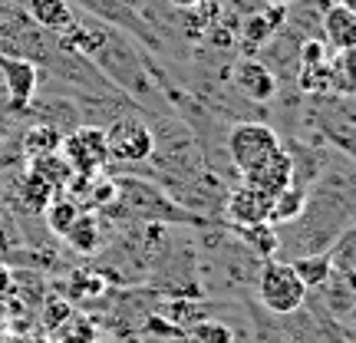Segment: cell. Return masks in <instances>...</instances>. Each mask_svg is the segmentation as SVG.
Masks as SVG:
<instances>
[{
	"mask_svg": "<svg viewBox=\"0 0 356 343\" xmlns=\"http://www.w3.org/2000/svg\"><path fill=\"white\" fill-rule=\"evenodd\" d=\"M261 13H264V20L270 24V30H274V33H277L280 26H284V20H287V7H280V3H267Z\"/></svg>",
	"mask_w": 356,
	"mask_h": 343,
	"instance_id": "28",
	"label": "cell"
},
{
	"mask_svg": "<svg viewBox=\"0 0 356 343\" xmlns=\"http://www.w3.org/2000/svg\"><path fill=\"white\" fill-rule=\"evenodd\" d=\"M53 343H96V333H92V327H86V324H79V327H73V330L60 333Z\"/></svg>",
	"mask_w": 356,
	"mask_h": 343,
	"instance_id": "27",
	"label": "cell"
},
{
	"mask_svg": "<svg viewBox=\"0 0 356 343\" xmlns=\"http://www.w3.org/2000/svg\"><path fill=\"white\" fill-rule=\"evenodd\" d=\"M267 3H280V7H291L293 0H267Z\"/></svg>",
	"mask_w": 356,
	"mask_h": 343,
	"instance_id": "31",
	"label": "cell"
},
{
	"mask_svg": "<svg viewBox=\"0 0 356 343\" xmlns=\"http://www.w3.org/2000/svg\"><path fill=\"white\" fill-rule=\"evenodd\" d=\"M63 145V132L56 126H30L24 136V152L26 159H43V155H56Z\"/></svg>",
	"mask_w": 356,
	"mask_h": 343,
	"instance_id": "16",
	"label": "cell"
},
{
	"mask_svg": "<svg viewBox=\"0 0 356 343\" xmlns=\"http://www.w3.org/2000/svg\"><path fill=\"white\" fill-rule=\"evenodd\" d=\"M270 37H274V30H270V24L264 20V13H261V10L251 13V17L241 24V40H244V47H248V50L264 47Z\"/></svg>",
	"mask_w": 356,
	"mask_h": 343,
	"instance_id": "22",
	"label": "cell"
},
{
	"mask_svg": "<svg viewBox=\"0 0 356 343\" xmlns=\"http://www.w3.org/2000/svg\"><path fill=\"white\" fill-rule=\"evenodd\" d=\"M30 168H33L40 178H47L56 191H63L66 182H70V175H73V168L66 166V159L60 152H56V155H43V159H30Z\"/></svg>",
	"mask_w": 356,
	"mask_h": 343,
	"instance_id": "19",
	"label": "cell"
},
{
	"mask_svg": "<svg viewBox=\"0 0 356 343\" xmlns=\"http://www.w3.org/2000/svg\"><path fill=\"white\" fill-rule=\"evenodd\" d=\"M330 47L323 43V40H307L304 47H300V66H323V63H330L333 56H330Z\"/></svg>",
	"mask_w": 356,
	"mask_h": 343,
	"instance_id": "25",
	"label": "cell"
},
{
	"mask_svg": "<svg viewBox=\"0 0 356 343\" xmlns=\"http://www.w3.org/2000/svg\"><path fill=\"white\" fill-rule=\"evenodd\" d=\"M106 291V280L96 271H76L73 274V294L76 297H99Z\"/></svg>",
	"mask_w": 356,
	"mask_h": 343,
	"instance_id": "24",
	"label": "cell"
},
{
	"mask_svg": "<svg viewBox=\"0 0 356 343\" xmlns=\"http://www.w3.org/2000/svg\"><path fill=\"white\" fill-rule=\"evenodd\" d=\"M270 195H264L261 189L248 185L241 178V185H234L228 191V202H225V215L234 228H244V225H261L270 218Z\"/></svg>",
	"mask_w": 356,
	"mask_h": 343,
	"instance_id": "6",
	"label": "cell"
},
{
	"mask_svg": "<svg viewBox=\"0 0 356 343\" xmlns=\"http://www.w3.org/2000/svg\"><path fill=\"white\" fill-rule=\"evenodd\" d=\"M63 241L76 251V255H96L102 244H106V234H102V221L99 215H92V212H79V218L73 221V228L63 234Z\"/></svg>",
	"mask_w": 356,
	"mask_h": 343,
	"instance_id": "12",
	"label": "cell"
},
{
	"mask_svg": "<svg viewBox=\"0 0 356 343\" xmlns=\"http://www.w3.org/2000/svg\"><path fill=\"white\" fill-rule=\"evenodd\" d=\"M165 3H172L175 10H195V7H202L204 0H165Z\"/></svg>",
	"mask_w": 356,
	"mask_h": 343,
	"instance_id": "29",
	"label": "cell"
},
{
	"mask_svg": "<svg viewBox=\"0 0 356 343\" xmlns=\"http://www.w3.org/2000/svg\"><path fill=\"white\" fill-rule=\"evenodd\" d=\"M304 208H307V191L293 182L291 189H284L277 198L270 202V218H267V221H270V225H291V221H297V218L304 215Z\"/></svg>",
	"mask_w": 356,
	"mask_h": 343,
	"instance_id": "14",
	"label": "cell"
},
{
	"mask_svg": "<svg viewBox=\"0 0 356 343\" xmlns=\"http://www.w3.org/2000/svg\"><path fill=\"white\" fill-rule=\"evenodd\" d=\"M291 267L297 271V278L304 280L307 291H314V287H323L333 274V257L330 255H304L291 261Z\"/></svg>",
	"mask_w": 356,
	"mask_h": 343,
	"instance_id": "18",
	"label": "cell"
},
{
	"mask_svg": "<svg viewBox=\"0 0 356 343\" xmlns=\"http://www.w3.org/2000/svg\"><path fill=\"white\" fill-rule=\"evenodd\" d=\"M26 13H30L33 24L50 30V33H66L76 24L70 0H26Z\"/></svg>",
	"mask_w": 356,
	"mask_h": 343,
	"instance_id": "11",
	"label": "cell"
},
{
	"mask_svg": "<svg viewBox=\"0 0 356 343\" xmlns=\"http://www.w3.org/2000/svg\"><path fill=\"white\" fill-rule=\"evenodd\" d=\"M24 343H50V340H43V337H33V340H24Z\"/></svg>",
	"mask_w": 356,
	"mask_h": 343,
	"instance_id": "32",
	"label": "cell"
},
{
	"mask_svg": "<svg viewBox=\"0 0 356 343\" xmlns=\"http://www.w3.org/2000/svg\"><path fill=\"white\" fill-rule=\"evenodd\" d=\"M234 86L251 102H270L277 96V77L270 73V66L251 60V56L234 66Z\"/></svg>",
	"mask_w": 356,
	"mask_h": 343,
	"instance_id": "9",
	"label": "cell"
},
{
	"mask_svg": "<svg viewBox=\"0 0 356 343\" xmlns=\"http://www.w3.org/2000/svg\"><path fill=\"white\" fill-rule=\"evenodd\" d=\"M323 40L333 53H343L356 47V13L333 3L330 10L323 13Z\"/></svg>",
	"mask_w": 356,
	"mask_h": 343,
	"instance_id": "10",
	"label": "cell"
},
{
	"mask_svg": "<svg viewBox=\"0 0 356 343\" xmlns=\"http://www.w3.org/2000/svg\"><path fill=\"white\" fill-rule=\"evenodd\" d=\"M330 86L343 89V93H356V47L337 53L330 63Z\"/></svg>",
	"mask_w": 356,
	"mask_h": 343,
	"instance_id": "21",
	"label": "cell"
},
{
	"mask_svg": "<svg viewBox=\"0 0 356 343\" xmlns=\"http://www.w3.org/2000/svg\"><path fill=\"white\" fill-rule=\"evenodd\" d=\"M106 145H109V159L113 162H145L155 152V136L152 129L145 126L136 115H122L113 126L106 129Z\"/></svg>",
	"mask_w": 356,
	"mask_h": 343,
	"instance_id": "4",
	"label": "cell"
},
{
	"mask_svg": "<svg viewBox=\"0 0 356 343\" xmlns=\"http://www.w3.org/2000/svg\"><path fill=\"white\" fill-rule=\"evenodd\" d=\"M66 320H70V304H63V301H50L47 310H43V327H47V330H56V327H63Z\"/></svg>",
	"mask_w": 356,
	"mask_h": 343,
	"instance_id": "26",
	"label": "cell"
},
{
	"mask_svg": "<svg viewBox=\"0 0 356 343\" xmlns=\"http://www.w3.org/2000/svg\"><path fill=\"white\" fill-rule=\"evenodd\" d=\"M79 212H83V205L73 202V198L63 195V191H56V195H53V202L43 208V218H47V228H50L53 234H60V238H63L66 231L73 228V221L79 218Z\"/></svg>",
	"mask_w": 356,
	"mask_h": 343,
	"instance_id": "15",
	"label": "cell"
},
{
	"mask_svg": "<svg viewBox=\"0 0 356 343\" xmlns=\"http://www.w3.org/2000/svg\"><path fill=\"white\" fill-rule=\"evenodd\" d=\"M0 79H3V93L10 99V109L24 113L26 106L33 102V96H37V83H40L33 60L13 56V53H0Z\"/></svg>",
	"mask_w": 356,
	"mask_h": 343,
	"instance_id": "5",
	"label": "cell"
},
{
	"mask_svg": "<svg viewBox=\"0 0 356 343\" xmlns=\"http://www.w3.org/2000/svg\"><path fill=\"white\" fill-rule=\"evenodd\" d=\"M238 234H241V241L248 244L261 261H270V257L277 255L280 238H277V231H274L270 221H261V225H244V228H238Z\"/></svg>",
	"mask_w": 356,
	"mask_h": 343,
	"instance_id": "17",
	"label": "cell"
},
{
	"mask_svg": "<svg viewBox=\"0 0 356 343\" xmlns=\"http://www.w3.org/2000/svg\"><path fill=\"white\" fill-rule=\"evenodd\" d=\"M115 198H119V182H115V178H99V175H96L92 189H89V198H86L89 208H92V212L113 208Z\"/></svg>",
	"mask_w": 356,
	"mask_h": 343,
	"instance_id": "23",
	"label": "cell"
},
{
	"mask_svg": "<svg viewBox=\"0 0 356 343\" xmlns=\"http://www.w3.org/2000/svg\"><path fill=\"white\" fill-rule=\"evenodd\" d=\"M185 337V343H234V333H231V327H225V324H218V320H195L188 330L181 333Z\"/></svg>",
	"mask_w": 356,
	"mask_h": 343,
	"instance_id": "20",
	"label": "cell"
},
{
	"mask_svg": "<svg viewBox=\"0 0 356 343\" xmlns=\"http://www.w3.org/2000/svg\"><path fill=\"white\" fill-rule=\"evenodd\" d=\"M340 7H346V10L356 13V0H340Z\"/></svg>",
	"mask_w": 356,
	"mask_h": 343,
	"instance_id": "30",
	"label": "cell"
},
{
	"mask_svg": "<svg viewBox=\"0 0 356 343\" xmlns=\"http://www.w3.org/2000/svg\"><path fill=\"white\" fill-rule=\"evenodd\" d=\"M60 155L66 166L79 175H99L109 166V145H106V129L99 126H79L63 136Z\"/></svg>",
	"mask_w": 356,
	"mask_h": 343,
	"instance_id": "3",
	"label": "cell"
},
{
	"mask_svg": "<svg viewBox=\"0 0 356 343\" xmlns=\"http://www.w3.org/2000/svg\"><path fill=\"white\" fill-rule=\"evenodd\" d=\"M17 191H20V202H24L33 215H43V208H47V205L53 202V195H56V189H53L47 178H40L33 168H26L24 175H20Z\"/></svg>",
	"mask_w": 356,
	"mask_h": 343,
	"instance_id": "13",
	"label": "cell"
},
{
	"mask_svg": "<svg viewBox=\"0 0 356 343\" xmlns=\"http://www.w3.org/2000/svg\"><path fill=\"white\" fill-rule=\"evenodd\" d=\"M76 3L86 13H92L96 20H102V24L132 30V33H139L145 43H152L155 47V37L145 30V24H142V17H139V10H136L132 0H76Z\"/></svg>",
	"mask_w": 356,
	"mask_h": 343,
	"instance_id": "7",
	"label": "cell"
},
{
	"mask_svg": "<svg viewBox=\"0 0 356 343\" xmlns=\"http://www.w3.org/2000/svg\"><path fill=\"white\" fill-rule=\"evenodd\" d=\"M280 149L277 132L267 126V122H238V126L228 132V155L231 166L238 168L241 175L254 172L264 159Z\"/></svg>",
	"mask_w": 356,
	"mask_h": 343,
	"instance_id": "2",
	"label": "cell"
},
{
	"mask_svg": "<svg viewBox=\"0 0 356 343\" xmlns=\"http://www.w3.org/2000/svg\"><path fill=\"white\" fill-rule=\"evenodd\" d=\"M257 297L261 304L277 314V317H287V314H297L307 301V287L304 280L297 278V271L291 267V261H277L270 257L264 261L261 274H257Z\"/></svg>",
	"mask_w": 356,
	"mask_h": 343,
	"instance_id": "1",
	"label": "cell"
},
{
	"mask_svg": "<svg viewBox=\"0 0 356 343\" xmlns=\"http://www.w3.org/2000/svg\"><path fill=\"white\" fill-rule=\"evenodd\" d=\"M241 178L248 182V185L261 189L264 195L277 198L280 191L293 185V159L284 152V149H277V152L270 155V159H264L254 172H248V175H241Z\"/></svg>",
	"mask_w": 356,
	"mask_h": 343,
	"instance_id": "8",
	"label": "cell"
}]
</instances>
